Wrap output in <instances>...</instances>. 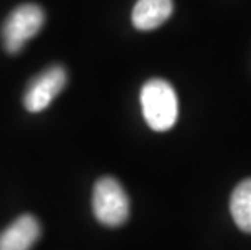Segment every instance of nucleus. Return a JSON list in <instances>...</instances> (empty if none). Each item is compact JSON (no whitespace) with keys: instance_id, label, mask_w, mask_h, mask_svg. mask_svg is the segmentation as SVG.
Listing matches in <instances>:
<instances>
[{"instance_id":"obj_1","label":"nucleus","mask_w":251,"mask_h":250,"mask_svg":"<svg viewBox=\"0 0 251 250\" xmlns=\"http://www.w3.org/2000/svg\"><path fill=\"white\" fill-rule=\"evenodd\" d=\"M141 109L144 120L156 132L172 129L178 117L175 89L162 78H152L141 88Z\"/></svg>"},{"instance_id":"obj_2","label":"nucleus","mask_w":251,"mask_h":250,"mask_svg":"<svg viewBox=\"0 0 251 250\" xmlns=\"http://www.w3.org/2000/svg\"><path fill=\"white\" fill-rule=\"evenodd\" d=\"M93 211L100 224L119 227L125 224L130 216V200L114 177H102L94 185L93 190Z\"/></svg>"},{"instance_id":"obj_3","label":"nucleus","mask_w":251,"mask_h":250,"mask_svg":"<svg viewBox=\"0 0 251 250\" xmlns=\"http://www.w3.org/2000/svg\"><path fill=\"white\" fill-rule=\"evenodd\" d=\"M44 20V10L36 3H25L15 8L2 26V42L7 52L18 54L26 42L39 33Z\"/></svg>"},{"instance_id":"obj_4","label":"nucleus","mask_w":251,"mask_h":250,"mask_svg":"<svg viewBox=\"0 0 251 250\" xmlns=\"http://www.w3.org/2000/svg\"><path fill=\"white\" fill-rule=\"evenodd\" d=\"M67 84V70L62 65H52L31 80L25 91L23 104L29 112H41L54 101Z\"/></svg>"},{"instance_id":"obj_5","label":"nucleus","mask_w":251,"mask_h":250,"mask_svg":"<svg viewBox=\"0 0 251 250\" xmlns=\"http://www.w3.org/2000/svg\"><path fill=\"white\" fill-rule=\"evenodd\" d=\"M39 237V221L31 215H23L0 234V250H31Z\"/></svg>"},{"instance_id":"obj_6","label":"nucleus","mask_w":251,"mask_h":250,"mask_svg":"<svg viewBox=\"0 0 251 250\" xmlns=\"http://www.w3.org/2000/svg\"><path fill=\"white\" fill-rule=\"evenodd\" d=\"M174 12V0H138L131 13L136 29H156L167 21Z\"/></svg>"},{"instance_id":"obj_7","label":"nucleus","mask_w":251,"mask_h":250,"mask_svg":"<svg viewBox=\"0 0 251 250\" xmlns=\"http://www.w3.org/2000/svg\"><path fill=\"white\" fill-rule=\"evenodd\" d=\"M230 215L240 229L251 234V179L242 180L232 192Z\"/></svg>"}]
</instances>
